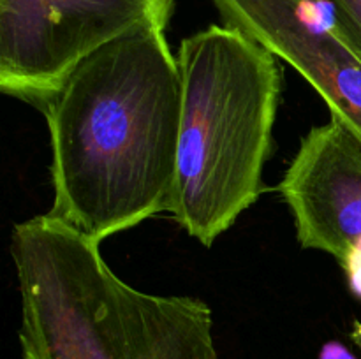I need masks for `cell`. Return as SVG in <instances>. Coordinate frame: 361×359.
<instances>
[{
  "label": "cell",
  "mask_w": 361,
  "mask_h": 359,
  "mask_svg": "<svg viewBox=\"0 0 361 359\" xmlns=\"http://www.w3.org/2000/svg\"><path fill=\"white\" fill-rule=\"evenodd\" d=\"M279 194L303 248L344 263L361 252V134L330 116L312 127L289 162Z\"/></svg>",
  "instance_id": "6"
},
{
  "label": "cell",
  "mask_w": 361,
  "mask_h": 359,
  "mask_svg": "<svg viewBox=\"0 0 361 359\" xmlns=\"http://www.w3.org/2000/svg\"><path fill=\"white\" fill-rule=\"evenodd\" d=\"M341 266L345 271L348 284L351 287L353 294L358 296L361 299V252L351 253Z\"/></svg>",
  "instance_id": "8"
},
{
  "label": "cell",
  "mask_w": 361,
  "mask_h": 359,
  "mask_svg": "<svg viewBox=\"0 0 361 359\" xmlns=\"http://www.w3.org/2000/svg\"><path fill=\"white\" fill-rule=\"evenodd\" d=\"M182 125L169 211L212 246L263 192L281 101L277 56L229 25L180 42Z\"/></svg>",
  "instance_id": "3"
},
{
  "label": "cell",
  "mask_w": 361,
  "mask_h": 359,
  "mask_svg": "<svg viewBox=\"0 0 361 359\" xmlns=\"http://www.w3.org/2000/svg\"><path fill=\"white\" fill-rule=\"evenodd\" d=\"M155 13L81 60L41 102L51 146V217L94 241L169 211L182 74Z\"/></svg>",
  "instance_id": "1"
},
{
  "label": "cell",
  "mask_w": 361,
  "mask_h": 359,
  "mask_svg": "<svg viewBox=\"0 0 361 359\" xmlns=\"http://www.w3.org/2000/svg\"><path fill=\"white\" fill-rule=\"evenodd\" d=\"M224 25L282 58L323 97L331 116L361 134V60L321 0H212Z\"/></svg>",
  "instance_id": "5"
},
{
  "label": "cell",
  "mask_w": 361,
  "mask_h": 359,
  "mask_svg": "<svg viewBox=\"0 0 361 359\" xmlns=\"http://www.w3.org/2000/svg\"><path fill=\"white\" fill-rule=\"evenodd\" d=\"M173 0H0V90L34 106L81 60Z\"/></svg>",
  "instance_id": "4"
},
{
  "label": "cell",
  "mask_w": 361,
  "mask_h": 359,
  "mask_svg": "<svg viewBox=\"0 0 361 359\" xmlns=\"http://www.w3.org/2000/svg\"><path fill=\"white\" fill-rule=\"evenodd\" d=\"M351 340L355 341L356 347L361 351V322H358V320H356L355 326H353V329H351Z\"/></svg>",
  "instance_id": "10"
},
{
  "label": "cell",
  "mask_w": 361,
  "mask_h": 359,
  "mask_svg": "<svg viewBox=\"0 0 361 359\" xmlns=\"http://www.w3.org/2000/svg\"><path fill=\"white\" fill-rule=\"evenodd\" d=\"M11 256L23 359H219L208 303L133 287L49 213L14 225Z\"/></svg>",
  "instance_id": "2"
},
{
  "label": "cell",
  "mask_w": 361,
  "mask_h": 359,
  "mask_svg": "<svg viewBox=\"0 0 361 359\" xmlns=\"http://www.w3.org/2000/svg\"><path fill=\"white\" fill-rule=\"evenodd\" d=\"M334 18L335 28L361 60V0H321Z\"/></svg>",
  "instance_id": "7"
},
{
  "label": "cell",
  "mask_w": 361,
  "mask_h": 359,
  "mask_svg": "<svg viewBox=\"0 0 361 359\" xmlns=\"http://www.w3.org/2000/svg\"><path fill=\"white\" fill-rule=\"evenodd\" d=\"M319 359H356V355L341 341H328L321 347Z\"/></svg>",
  "instance_id": "9"
}]
</instances>
